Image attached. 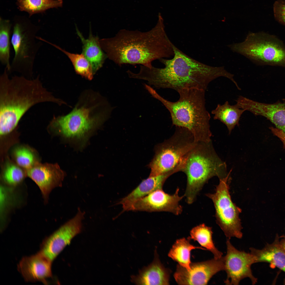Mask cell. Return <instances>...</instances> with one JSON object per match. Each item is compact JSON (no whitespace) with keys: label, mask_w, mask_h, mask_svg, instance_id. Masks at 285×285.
Wrapping results in <instances>:
<instances>
[{"label":"cell","mask_w":285,"mask_h":285,"mask_svg":"<svg viewBox=\"0 0 285 285\" xmlns=\"http://www.w3.org/2000/svg\"><path fill=\"white\" fill-rule=\"evenodd\" d=\"M173 48L172 58L159 60L164 67L141 65L139 72L134 74V78L146 80L149 85L156 89L169 88L178 92L191 88L205 91L209 83L218 77L232 78V74L224 66L207 65L187 55L174 45Z\"/></svg>","instance_id":"obj_1"},{"label":"cell","mask_w":285,"mask_h":285,"mask_svg":"<svg viewBox=\"0 0 285 285\" xmlns=\"http://www.w3.org/2000/svg\"><path fill=\"white\" fill-rule=\"evenodd\" d=\"M164 28L160 20L149 31L122 30L113 37L99 40V42L107 57L119 65L140 64L151 67L154 60L174 55V44Z\"/></svg>","instance_id":"obj_2"},{"label":"cell","mask_w":285,"mask_h":285,"mask_svg":"<svg viewBox=\"0 0 285 285\" xmlns=\"http://www.w3.org/2000/svg\"><path fill=\"white\" fill-rule=\"evenodd\" d=\"M5 67L0 76V134L12 132L25 114L35 105L52 102L67 104L44 87L38 75L34 79L22 75L10 78Z\"/></svg>","instance_id":"obj_3"},{"label":"cell","mask_w":285,"mask_h":285,"mask_svg":"<svg viewBox=\"0 0 285 285\" xmlns=\"http://www.w3.org/2000/svg\"><path fill=\"white\" fill-rule=\"evenodd\" d=\"M114 108L100 93L86 89L71 111L54 117L49 126L66 139L82 141L110 118Z\"/></svg>","instance_id":"obj_4"},{"label":"cell","mask_w":285,"mask_h":285,"mask_svg":"<svg viewBox=\"0 0 285 285\" xmlns=\"http://www.w3.org/2000/svg\"><path fill=\"white\" fill-rule=\"evenodd\" d=\"M146 89L169 111L173 125L188 129L196 142L211 141V117L205 106V91L196 88L180 90L177 92L179 99L172 102L162 97L149 86Z\"/></svg>","instance_id":"obj_5"},{"label":"cell","mask_w":285,"mask_h":285,"mask_svg":"<svg viewBox=\"0 0 285 285\" xmlns=\"http://www.w3.org/2000/svg\"><path fill=\"white\" fill-rule=\"evenodd\" d=\"M226 166L218 156L211 143L197 142L185 157L182 172L186 174L187 184L184 196L191 204L205 184L214 176L226 177Z\"/></svg>","instance_id":"obj_6"},{"label":"cell","mask_w":285,"mask_h":285,"mask_svg":"<svg viewBox=\"0 0 285 285\" xmlns=\"http://www.w3.org/2000/svg\"><path fill=\"white\" fill-rule=\"evenodd\" d=\"M197 142L188 129L176 127L170 137L156 146L155 155L148 165L151 169L149 176L162 174L175 169Z\"/></svg>","instance_id":"obj_7"},{"label":"cell","mask_w":285,"mask_h":285,"mask_svg":"<svg viewBox=\"0 0 285 285\" xmlns=\"http://www.w3.org/2000/svg\"><path fill=\"white\" fill-rule=\"evenodd\" d=\"M39 28L22 22L14 24L11 43L14 55L9 73L17 72L31 79L36 55L42 45L37 38Z\"/></svg>","instance_id":"obj_8"},{"label":"cell","mask_w":285,"mask_h":285,"mask_svg":"<svg viewBox=\"0 0 285 285\" xmlns=\"http://www.w3.org/2000/svg\"><path fill=\"white\" fill-rule=\"evenodd\" d=\"M228 46L234 52L257 64L285 65V47L265 34L250 32L243 42Z\"/></svg>","instance_id":"obj_9"},{"label":"cell","mask_w":285,"mask_h":285,"mask_svg":"<svg viewBox=\"0 0 285 285\" xmlns=\"http://www.w3.org/2000/svg\"><path fill=\"white\" fill-rule=\"evenodd\" d=\"M231 171L226 177L219 179V184L215 193L206 195L213 203L216 222L227 239L234 237L240 239L243 235L239 217L241 210L233 202L230 194L229 183Z\"/></svg>","instance_id":"obj_10"},{"label":"cell","mask_w":285,"mask_h":285,"mask_svg":"<svg viewBox=\"0 0 285 285\" xmlns=\"http://www.w3.org/2000/svg\"><path fill=\"white\" fill-rule=\"evenodd\" d=\"M229 239L226 241L227 253L224 256V270L227 278L224 283L227 285H238L242 279L249 278L253 285L257 279L253 275L251 265L255 263L254 258L250 253L240 251L232 244Z\"/></svg>","instance_id":"obj_11"},{"label":"cell","mask_w":285,"mask_h":285,"mask_svg":"<svg viewBox=\"0 0 285 285\" xmlns=\"http://www.w3.org/2000/svg\"><path fill=\"white\" fill-rule=\"evenodd\" d=\"M84 214L79 208L73 218L45 239L40 252L52 262L72 239L80 232Z\"/></svg>","instance_id":"obj_12"},{"label":"cell","mask_w":285,"mask_h":285,"mask_svg":"<svg viewBox=\"0 0 285 285\" xmlns=\"http://www.w3.org/2000/svg\"><path fill=\"white\" fill-rule=\"evenodd\" d=\"M224 270V256L205 261L191 263L189 269L179 264L174 274L177 283L180 285H206L219 272Z\"/></svg>","instance_id":"obj_13"},{"label":"cell","mask_w":285,"mask_h":285,"mask_svg":"<svg viewBox=\"0 0 285 285\" xmlns=\"http://www.w3.org/2000/svg\"><path fill=\"white\" fill-rule=\"evenodd\" d=\"M179 191L178 187L175 192L170 194L163 189L156 190L135 202L129 211L166 212L179 215L183 211L180 202L184 197L179 195Z\"/></svg>","instance_id":"obj_14"},{"label":"cell","mask_w":285,"mask_h":285,"mask_svg":"<svg viewBox=\"0 0 285 285\" xmlns=\"http://www.w3.org/2000/svg\"><path fill=\"white\" fill-rule=\"evenodd\" d=\"M26 175L39 187L46 200L54 188L62 186L65 175L57 164H42L37 162L26 169Z\"/></svg>","instance_id":"obj_15"},{"label":"cell","mask_w":285,"mask_h":285,"mask_svg":"<svg viewBox=\"0 0 285 285\" xmlns=\"http://www.w3.org/2000/svg\"><path fill=\"white\" fill-rule=\"evenodd\" d=\"M236 103L240 108L245 111L267 118L274 124L276 128L285 133V103H263L241 96L238 98Z\"/></svg>","instance_id":"obj_16"},{"label":"cell","mask_w":285,"mask_h":285,"mask_svg":"<svg viewBox=\"0 0 285 285\" xmlns=\"http://www.w3.org/2000/svg\"><path fill=\"white\" fill-rule=\"evenodd\" d=\"M52 261L42 254L38 253L22 258L18 265V269L27 282L40 281L47 283L52 277Z\"/></svg>","instance_id":"obj_17"},{"label":"cell","mask_w":285,"mask_h":285,"mask_svg":"<svg viewBox=\"0 0 285 285\" xmlns=\"http://www.w3.org/2000/svg\"><path fill=\"white\" fill-rule=\"evenodd\" d=\"M170 272L160 262L156 249L152 262L144 267L139 274L131 276V281L137 285H168Z\"/></svg>","instance_id":"obj_18"},{"label":"cell","mask_w":285,"mask_h":285,"mask_svg":"<svg viewBox=\"0 0 285 285\" xmlns=\"http://www.w3.org/2000/svg\"><path fill=\"white\" fill-rule=\"evenodd\" d=\"M179 170L176 168L167 173L160 175L149 177L143 180L129 194L122 198L119 204L122 205L123 211H129L131 205L136 201L158 189H163L166 180L171 175Z\"/></svg>","instance_id":"obj_19"},{"label":"cell","mask_w":285,"mask_h":285,"mask_svg":"<svg viewBox=\"0 0 285 285\" xmlns=\"http://www.w3.org/2000/svg\"><path fill=\"white\" fill-rule=\"evenodd\" d=\"M279 238L277 234L273 243L267 244L261 249L250 248V253L254 257L255 263H268L285 273V252L279 244Z\"/></svg>","instance_id":"obj_20"},{"label":"cell","mask_w":285,"mask_h":285,"mask_svg":"<svg viewBox=\"0 0 285 285\" xmlns=\"http://www.w3.org/2000/svg\"><path fill=\"white\" fill-rule=\"evenodd\" d=\"M76 28L83 44L82 53L91 64L94 74L102 66L107 56L102 50L98 37L93 36L91 29L89 37L86 39L77 26Z\"/></svg>","instance_id":"obj_21"},{"label":"cell","mask_w":285,"mask_h":285,"mask_svg":"<svg viewBox=\"0 0 285 285\" xmlns=\"http://www.w3.org/2000/svg\"><path fill=\"white\" fill-rule=\"evenodd\" d=\"M245 111L236 104L231 105L226 101L222 104H218L211 113L214 115V119L220 120L225 125L230 134L236 126H239L240 118Z\"/></svg>","instance_id":"obj_22"},{"label":"cell","mask_w":285,"mask_h":285,"mask_svg":"<svg viewBox=\"0 0 285 285\" xmlns=\"http://www.w3.org/2000/svg\"><path fill=\"white\" fill-rule=\"evenodd\" d=\"M189 237L177 240L173 245L168 254V256L177 262L179 265L189 269L192 263L190 259L191 252L196 249L206 250L202 247L196 246L190 243Z\"/></svg>","instance_id":"obj_23"},{"label":"cell","mask_w":285,"mask_h":285,"mask_svg":"<svg viewBox=\"0 0 285 285\" xmlns=\"http://www.w3.org/2000/svg\"><path fill=\"white\" fill-rule=\"evenodd\" d=\"M212 228L204 224L193 228L190 231V239L197 241L206 250L210 251L214 258L218 259L222 256V253L216 247L212 238Z\"/></svg>","instance_id":"obj_24"},{"label":"cell","mask_w":285,"mask_h":285,"mask_svg":"<svg viewBox=\"0 0 285 285\" xmlns=\"http://www.w3.org/2000/svg\"><path fill=\"white\" fill-rule=\"evenodd\" d=\"M12 25L8 20L1 18L0 21V61L5 66L8 72L10 71V46Z\"/></svg>","instance_id":"obj_25"},{"label":"cell","mask_w":285,"mask_h":285,"mask_svg":"<svg viewBox=\"0 0 285 285\" xmlns=\"http://www.w3.org/2000/svg\"><path fill=\"white\" fill-rule=\"evenodd\" d=\"M47 42L59 49L67 56L72 62L76 73L89 80H91L94 75L92 66L84 55L71 53L59 46L44 40Z\"/></svg>","instance_id":"obj_26"},{"label":"cell","mask_w":285,"mask_h":285,"mask_svg":"<svg viewBox=\"0 0 285 285\" xmlns=\"http://www.w3.org/2000/svg\"><path fill=\"white\" fill-rule=\"evenodd\" d=\"M63 3V0H17V2L20 10L27 12L30 15L50 8L61 7Z\"/></svg>","instance_id":"obj_27"},{"label":"cell","mask_w":285,"mask_h":285,"mask_svg":"<svg viewBox=\"0 0 285 285\" xmlns=\"http://www.w3.org/2000/svg\"><path fill=\"white\" fill-rule=\"evenodd\" d=\"M18 165L10 162L5 165L2 174V178L8 185L14 186L21 183L26 175V173Z\"/></svg>","instance_id":"obj_28"},{"label":"cell","mask_w":285,"mask_h":285,"mask_svg":"<svg viewBox=\"0 0 285 285\" xmlns=\"http://www.w3.org/2000/svg\"><path fill=\"white\" fill-rule=\"evenodd\" d=\"M15 160L18 165L28 169L36 162L33 152L30 149L25 146H20L16 148L14 151Z\"/></svg>","instance_id":"obj_29"},{"label":"cell","mask_w":285,"mask_h":285,"mask_svg":"<svg viewBox=\"0 0 285 285\" xmlns=\"http://www.w3.org/2000/svg\"><path fill=\"white\" fill-rule=\"evenodd\" d=\"M274 15L279 21L285 24V3L277 1L274 5Z\"/></svg>","instance_id":"obj_30"},{"label":"cell","mask_w":285,"mask_h":285,"mask_svg":"<svg viewBox=\"0 0 285 285\" xmlns=\"http://www.w3.org/2000/svg\"><path fill=\"white\" fill-rule=\"evenodd\" d=\"M270 129L272 133L280 139L285 146V133L276 128L272 127Z\"/></svg>","instance_id":"obj_31"},{"label":"cell","mask_w":285,"mask_h":285,"mask_svg":"<svg viewBox=\"0 0 285 285\" xmlns=\"http://www.w3.org/2000/svg\"><path fill=\"white\" fill-rule=\"evenodd\" d=\"M279 241V244L283 250L285 252V238H282Z\"/></svg>","instance_id":"obj_32"},{"label":"cell","mask_w":285,"mask_h":285,"mask_svg":"<svg viewBox=\"0 0 285 285\" xmlns=\"http://www.w3.org/2000/svg\"><path fill=\"white\" fill-rule=\"evenodd\" d=\"M280 237L281 238H285V235H283L280 236Z\"/></svg>","instance_id":"obj_33"},{"label":"cell","mask_w":285,"mask_h":285,"mask_svg":"<svg viewBox=\"0 0 285 285\" xmlns=\"http://www.w3.org/2000/svg\"></svg>","instance_id":"obj_34"}]
</instances>
